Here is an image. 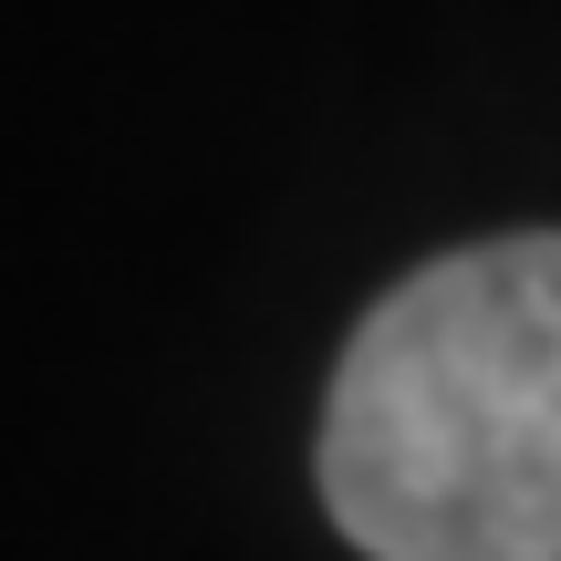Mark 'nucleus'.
I'll return each instance as SVG.
<instances>
[{
    "mask_svg": "<svg viewBox=\"0 0 561 561\" xmlns=\"http://www.w3.org/2000/svg\"><path fill=\"white\" fill-rule=\"evenodd\" d=\"M322 510L364 561H561V229L447 250L364 312Z\"/></svg>",
    "mask_w": 561,
    "mask_h": 561,
    "instance_id": "1",
    "label": "nucleus"
}]
</instances>
